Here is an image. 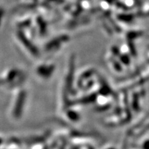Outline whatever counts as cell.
<instances>
[{
  "label": "cell",
  "instance_id": "1",
  "mask_svg": "<svg viewBox=\"0 0 149 149\" xmlns=\"http://www.w3.org/2000/svg\"><path fill=\"white\" fill-rule=\"evenodd\" d=\"M26 92L24 89H19L14 97L13 106L11 108V115L13 118L19 119L22 117L25 106Z\"/></svg>",
  "mask_w": 149,
  "mask_h": 149
},
{
  "label": "cell",
  "instance_id": "2",
  "mask_svg": "<svg viewBox=\"0 0 149 149\" xmlns=\"http://www.w3.org/2000/svg\"><path fill=\"white\" fill-rule=\"evenodd\" d=\"M23 73L20 70L15 68H11L3 72L0 78V84L3 85H12L18 81L19 78H23Z\"/></svg>",
  "mask_w": 149,
  "mask_h": 149
},
{
  "label": "cell",
  "instance_id": "3",
  "mask_svg": "<svg viewBox=\"0 0 149 149\" xmlns=\"http://www.w3.org/2000/svg\"><path fill=\"white\" fill-rule=\"evenodd\" d=\"M53 71V67L51 65H40L36 68L37 75L42 78H47L51 75Z\"/></svg>",
  "mask_w": 149,
  "mask_h": 149
},
{
  "label": "cell",
  "instance_id": "4",
  "mask_svg": "<svg viewBox=\"0 0 149 149\" xmlns=\"http://www.w3.org/2000/svg\"><path fill=\"white\" fill-rule=\"evenodd\" d=\"M2 143H3V139H2V138H1V137H0V146H1V145L2 144Z\"/></svg>",
  "mask_w": 149,
  "mask_h": 149
}]
</instances>
